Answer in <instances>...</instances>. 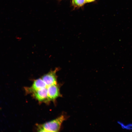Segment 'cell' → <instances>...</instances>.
<instances>
[{
  "instance_id": "3957f363",
  "label": "cell",
  "mask_w": 132,
  "mask_h": 132,
  "mask_svg": "<svg viewBox=\"0 0 132 132\" xmlns=\"http://www.w3.org/2000/svg\"><path fill=\"white\" fill-rule=\"evenodd\" d=\"M57 70L56 69L54 70L50 71L42 77V79L45 83L47 87L57 84L56 73Z\"/></svg>"
},
{
  "instance_id": "7a4b0ae2",
  "label": "cell",
  "mask_w": 132,
  "mask_h": 132,
  "mask_svg": "<svg viewBox=\"0 0 132 132\" xmlns=\"http://www.w3.org/2000/svg\"><path fill=\"white\" fill-rule=\"evenodd\" d=\"M48 101L54 100L61 96L59 86L56 84L47 87Z\"/></svg>"
},
{
  "instance_id": "8992f818",
  "label": "cell",
  "mask_w": 132,
  "mask_h": 132,
  "mask_svg": "<svg viewBox=\"0 0 132 132\" xmlns=\"http://www.w3.org/2000/svg\"><path fill=\"white\" fill-rule=\"evenodd\" d=\"M72 3L77 6L80 7L86 3L85 0H74Z\"/></svg>"
},
{
  "instance_id": "277c9868",
  "label": "cell",
  "mask_w": 132,
  "mask_h": 132,
  "mask_svg": "<svg viewBox=\"0 0 132 132\" xmlns=\"http://www.w3.org/2000/svg\"><path fill=\"white\" fill-rule=\"evenodd\" d=\"M47 87V86L42 78L35 80L31 87L26 88L27 93H33L34 92L40 89Z\"/></svg>"
},
{
  "instance_id": "6da1fadb",
  "label": "cell",
  "mask_w": 132,
  "mask_h": 132,
  "mask_svg": "<svg viewBox=\"0 0 132 132\" xmlns=\"http://www.w3.org/2000/svg\"><path fill=\"white\" fill-rule=\"evenodd\" d=\"M64 115H62L56 119L38 126L37 130L39 132H58L61 125L66 119Z\"/></svg>"
},
{
  "instance_id": "52a82bcc",
  "label": "cell",
  "mask_w": 132,
  "mask_h": 132,
  "mask_svg": "<svg viewBox=\"0 0 132 132\" xmlns=\"http://www.w3.org/2000/svg\"><path fill=\"white\" fill-rule=\"evenodd\" d=\"M95 0H85L86 3H89L94 1Z\"/></svg>"
},
{
  "instance_id": "5b68a950",
  "label": "cell",
  "mask_w": 132,
  "mask_h": 132,
  "mask_svg": "<svg viewBox=\"0 0 132 132\" xmlns=\"http://www.w3.org/2000/svg\"><path fill=\"white\" fill-rule=\"evenodd\" d=\"M47 87L37 90L32 93L33 96L40 101H48Z\"/></svg>"
},
{
  "instance_id": "ba28073f",
  "label": "cell",
  "mask_w": 132,
  "mask_h": 132,
  "mask_svg": "<svg viewBox=\"0 0 132 132\" xmlns=\"http://www.w3.org/2000/svg\"><path fill=\"white\" fill-rule=\"evenodd\" d=\"M72 0V2H73L74 0Z\"/></svg>"
}]
</instances>
